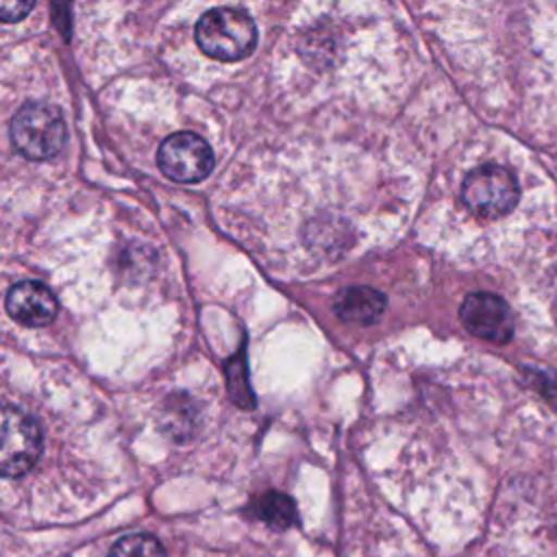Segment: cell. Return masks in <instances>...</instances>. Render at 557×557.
<instances>
[{
  "instance_id": "obj_1",
  "label": "cell",
  "mask_w": 557,
  "mask_h": 557,
  "mask_svg": "<svg viewBox=\"0 0 557 557\" xmlns=\"http://www.w3.org/2000/svg\"><path fill=\"white\" fill-rule=\"evenodd\" d=\"M196 44L207 57L233 63L255 50L257 24L244 9L215 7L198 17Z\"/></svg>"
},
{
  "instance_id": "obj_2",
  "label": "cell",
  "mask_w": 557,
  "mask_h": 557,
  "mask_svg": "<svg viewBox=\"0 0 557 557\" xmlns=\"http://www.w3.org/2000/svg\"><path fill=\"white\" fill-rule=\"evenodd\" d=\"M13 148L28 161H46L54 157L65 139L67 128L61 111L48 102H26L17 109L9 124Z\"/></svg>"
},
{
  "instance_id": "obj_3",
  "label": "cell",
  "mask_w": 557,
  "mask_h": 557,
  "mask_svg": "<svg viewBox=\"0 0 557 557\" xmlns=\"http://www.w3.org/2000/svg\"><path fill=\"white\" fill-rule=\"evenodd\" d=\"M518 183L513 174L503 165H479L461 185L463 205L481 218H500L509 213L518 202Z\"/></svg>"
},
{
  "instance_id": "obj_4",
  "label": "cell",
  "mask_w": 557,
  "mask_h": 557,
  "mask_svg": "<svg viewBox=\"0 0 557 557\" xmlns=\"http://www.w3.org/2000/svg\"><path fill=\"white\" fill-rule=\"evenodd\" d=\"M211 146L191 131L168 135L157 150L159 170L176 183H198L213 170Z\"/></svg>"
},
{
  "instance_id": "obj_5",
  "label": "cell",
  "mask_w": 557,
  "mask_h": 557,
  "mask_svg": "<svg viewBox=\"0 0 557 557\" xmlns=\"http://www.w3.org/2000/svg\"><path fill=\"white\" fill-rule=\"evenodd\" d=\"M41 455V431L37 422L17 407L2 409V446L0 470L2 476L13 479L26 474Z\"/></svg>"
},
{
  "instance_id": "obj_6",
  "label": "cell",
  "mask_w": 557,
  "mask_h": 557,
  "mask_svg": "<svg viewBox=\"0 0 557 557\" xmlns=\"http://www.w3.org/2000/svg\"><path fill=\"white\" fill-rule=\"evenodd\" d=\"M459 318L463 326L487 342L505 344L513 335V315L507 302L490 292H472L463 298Z\"/></svg>"
},
{
  "instance_id": "obj_7",
  "label": "cell",
  "mask_w": 557,
  "mask_h": 557,
  "mask_svg": "<svg viewBox=\"0 0 557 557\" xmlns=\"http://www.w3.org/2000/svg\"><path fill=\"white\" fill-rule=\"evenodd\" d=\"M7 311L24 326H46L57 315V298L39 281H20L7 294Z\"/></svg>"
},
{
  "instance_id": "obj_8",
  "label": "cell",
  "mask_w": 557,
  "mask_h": 557,
  "mask_svg": "<svg viewBox=\"0 0 557 557\" xmlns=\"http://www.w3.org/2000/svg\"><path fill=\"white\" fill-rule=\"evenodd\" d=\"M333 309L344 322L372 324L383 315L385 296L368 285H350L337 292Z\"/></svg>"
},
{
  "instance_id": "obj_9",
  "label": "cell",
  "mask_w": 557,
  "mask_h": 557,
  "mask_svg": "<svg viewBox=\"0 0 557 557\" xmlns=\"http://www.w3.org/2000/svg\"><path fill=\"white\" fill-rule=\"evenodd\" d=\"M255 511L265 524H270L274 529H287L296 522V505L283 492L272 490V492L261 494L255 503Z\"/></svg>"
},
{
  "instance_id": "obj_10",
  "label": "cell",
  "mask_w": 557,
  "mask_h": 557,
  "mask_svg": "<svg viewBox=\"0 0 557 557\" xmlns=\"http://www.w3.org/2000/svg\"><path fill=\"white\" fill-rule=\"evenodd\" d=\"M109 557H168V555L154 535L128 533L113 544Z\"/></svg>"
},
{
  "instance_id": "obj_11",
  "label": "cell",
  "mask_w": 557,
  "mask_h": 557,
  "mask_svg": "<svg viewBox=\"0 0 557 557\" xmlns=\"http://www.w3.org/2000/svg\"><path fill=\"white\" fill-rule=\"evenodd\" d=\"M226 385H228V392H231L233 400L239 407H246V409L255 407V396H252L250 385H248L246 361L242 359V352L235 355V359H231L228 366H226Z\"/></svg>"
},
{
  "instance_id": "obj_12",
  "label": "cell",
  "mask_w": 557,
  "mask_h": 557,
  "mask_svg": "<svg viewBox=\"0 0 557 557\" xmlns=\"http://www.w3.org/2000/svg\"><path fill=\"white\" fill-rule=\"evenodd\" d=\"M37 0H0V15L4 22H20L24 20Z\"/></svg>"
}]
</instances>
